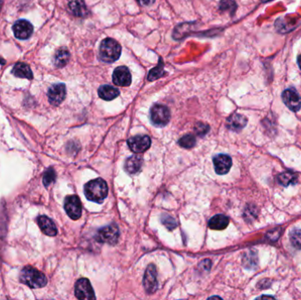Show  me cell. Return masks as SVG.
<instances>
[{"mask_svg": "<svg viewBox=\"0 0 301 300\" xmlns=\"http://www.w3.org/2000/svg\"><path fill=\"white\" fill-rule=\"evenodd\" d=\"M39 227L42 230V232L48 236L54 237L57 234V229L56 225L52 221L51 219H49L46 216H40L37 219Z\"/></svg>", "mask_w": 301, "mask_h": 300, "instance_id": "9a60e30c", "label": "cell"}, {"mask_svg": "<svg viewBox=\"0 0 301 300\" xmlns=\"http://www.w3.org/2000/svg\"><path fill=\"white\" fill-rule=\"evenodd\" d=\"M56 172L54 171L53 168H50L43 175V184L45 187L50 186L56 180Z\"/></svg>", "mask_w": 301, "mask_h": 300, "instance_id": "83f0119b", "label": "cell"}, {"mask_svg": "<svg viewBox=\"0 0 301 300\" xmlns=\"http://www.w3.org/2000/svg\"><path fill=\"white\" fill-rule=\"evenodd\" d=\"M122 48L116 40L104 39L100 46V57L105 63H114L119 59Z\"/></svg>", "mask_w": 301, "mask_h": 300, "instance_id": "3957f363", "label": "cell"}, {"mask_svg": "<svg viewBox=\"0 0 301 300\" xmlns=\"http://www.w3.org/2000/svg\"><path fill=\"white\" fill-rule=\"evenodd\" d=\"M1 6H2V2L0 1V10H1Z\"/></svg>", "mask_w": 301, "mask_h": 300, "instance_id": "e575fe53", "label": "cell"}, {"mask_svg": "<svg viewBox=\"0 0 301 300\" xmlns=\"http://www.w3.org/2000/svg\"><path fill=\"white\" fill-rule=\"evenodd\" d=\"M138 1L139 2V4L145 5V6H149L155 2V0H138Z\"/></svg>", "mask_w": 301, "mask_h": 300, "instance_id": "4dcf8cb0", "label": "cell"}, {"mask_svg": "<svg viewBox=\"0 0 301 300\" xmlns=\"http://www.w3.org/2000/svg\"><path fill=\"white\" fill-rule=\"evenodd\" d=\"M282 99L286 107L292 111L297 112L301 109V98L294 88H289L282 94Z\"/></svg>", "mask_w": 301, "mask_h": 300, "instance_id": "30bf717a", "label": "cell"}, {"mask_svg": "<svg viewBox=\"0 0 301 300\" xmlns=\"http://www.w3.org/2000/svg\"><path fill=\"white\" fill-rule=\"evenodd\" d=\"M298 65H299V66H300V68H301V55L298 56Z\"/></svg>", "mask_w": 301, "mask_h": 300, "instance_id": "1f68e13d", "label": "cell"}, {"mask_svg": "<svg viewBox=\"0 0 301 300\" xmlns=\"http://www.w3.org/2000/svg\"><path fill=\"white\" fill-rule=\"evenodd\" d=\"M20 281L30 288L44 287L47 284L45 275L32 266H26L22 270Z\"/></svg>", "mask_w": 301, "mask_h": 300, "instance_id": "7a4b0ae2", "label": "cell"}, {"mask_svg": "<svg viewBox=\"0 0 301 300\" xmlns=\"http://www.w3.org/2000/svg\"><path fill=\"white\" fill-rule=\"evenodd\" d=\"M213 164L218 175H223L227 174L232 167V161L230 156L226 154L216 155L213 158Z\"/></svg>", "mask_w": 301, "mask_h": 300, "instance_id": "5bb4252c", "label": "cell"}, {"mask_svg": "<svg viewBox=\"0 0 301 300\" xmlns=\"http://www.w3.org/2000/svg\"><path fill=\"white\" fill-rule=\"evenodd\" d=\"M297 175L293 172H284L278 176V181L280 184L283 185L284 187L295 184L297 182Z\"/></svg>", "mask_w": 301, "mask_h": 300, "instance_id": "603a6c76", "label": "cell"}, {"mask_svg": "<svg viewBox=\"0 0 301 300\" xmlns=\"http://www.w3.org/2000/svg\"><path fill=\"white\" fill-rule=\"evenodd\" d=\"M98 94L100 97L104 100H112L116 99V97H118L120 92L114 86L104 85L100 87Z\"/></svg>", "mask_w": 301, "mask_h": 300, "instance_id": "7402d4cb", "label": "cell"}, {"mask_svg": "<svg viewBox=\"0 0 301 300\" xmlns=\"http://www.w3.org/2000/svg\"><path fill=\"white\" fill-rule=\"evenodd\" d=\"M163 66V64H162L161 59H160L159 60V65L150 70V73L148 74V80L149 81H154V80L158 79L159 77H163L164 75H165Z\"/></svg>", "mask_w": 301, "mask_h": 300, "instance_id": "d4e9b609", "label": "cell"}, {"mask_svg": "<svg viewBox=\"0 0 301 300\" xmlns=\"http://www.w3.org/2000/svg\"><path fill=\"white\" fill-rule=\"evenodd\" d=\"M113 82L116 86H129L131 84V74L126 66H119L113 73Z\"/></svg>", "mask_w": 301, "mask_h": 300, "instance_id": "4fadbf2b", "label": "cell"}, {"mask_svg": "<svg viewBox=\"0 0 301 300\" xmlns=\"http://www.w3.org/2000/svg\"><path fill=\"white\" fill-rule=\"evenodd\" d=\"M269 1H271V0H263V2H269Z\"/></svg>", "mask_w": 301, "mask_h": 300, "instance_id": "836d02e7", "label": "cell"}, {"mask_svg": "<svg viewBox=\"0 0 301 300\" xmlns=\"http://www.w3.org/2000/svg\"><path fill=\"white\" fill-rule=\"evenodd\" d=\"M142 165V157L138 156V155H133L126 160L125 165V171L129 173L130 175H133V174L138 173L141 169Z\"/></svg>", "mask_w": 301, "mask_h": 300, "instance_id": "e0dca14e", "label": "cell"}, {"mask_svg": "<svg viewBox=\"0 0 301 300\" xmlns=\"http://www.w3.org/2000/svg\"><path fill=\"white\" fill-rule=\"evenodd\" d=\"M71 12L77 17H86L88 15V10L84 0H74L69 4Z\"/></svg>", "mask_w": 301, "mask_h": 300, "instance_id": "d6986e66", "label": "cell"}, {"mask_svg": "<svg viewBox=\"0 0 301 300\" xmlns=\"http://www.w3.org/2000/svg\"><path fill=\"white\" fill-rule=\"evenodd\" d=\"M13 30L16 38L26 40L33 34L34 27L30 22L26 20H20L13 25Z\"/></svg>", "mask_w": 301, "mask_h": 300, "instance_id": "7c38bea8", "label": "cell"}, {"mask_svg": "<svg viewBox=\"0 0 301 300\" xmlns=\"http://www.w3.org/2000/svg\"><path fill=\"white\" fill-rule=\"evenodd\" d=\"M143 284H144L146 292L148 294H152L157 291L158 289L157 270H156V267L153 264H150L147 267L144 280H143Z\"/></svg>", "mask_w": 301, "mask_h": 300, "instance_id": "ba28073f", "label": "cell"}, {"mask_svg": "<svg viewBox=\"0 0 301 300\" xmlns=\"http://www.w3.org/2000/svg\"><path fill=\"white\" fill-rule=\"evenodd\" d=\"M66 96V87L65 84H56L50 86L48 92L49 101L53 106H58L64 101Z\"/></svg>", "mask_w": 301, "mask_h": 300, "instance_id": "8fae6325", "label": "cell"}, {"mask_svg": "<svg viewBox=\"0 0 301 300\" xmlns=\"http://www.w3.org/2000/svg\"><path fill=\"white\" fill-rule=\"evenodd\" d=\"M75 296L78 300H95V292L88 279L81 278L77 280L75 284Z\"/></svg>", "mask_w": 301, "mask_h": 300, "instance_id": "8992f818", "label": "cell"}, {"mask_svg": "<svg viewBox=\"0 0 301 300\" xmlns=\"http://www.w3.org/2000/svg\"><path fill=\"white\" fill-rule=\"evenodd\" d=\"M65 210L70 218L77 220L81 217L82 206L77 196H69L65 198Z\"/></svg>", "mask_w": 301, "mask_h": 300, "instance_id": "52a82bcc", "label": "cell"}, {"mask_svg": "<svg viewBox=\"0 0 301 300\" xmlns=\"http://www.w3.org/2000/svg\"><path fill=\"white\" fill-rule=\"evenodd\" d=\"M244 266L248 269H254L257 264V255L254 251H250L243 258Z\"/></svg>", "mask_w": 301, "mask_h": 300, "instance_id": "cb8c5ba5", "label": "cell"}, {"mask_svg": "<svg viewBox=\"0 0 301 300\" xmlns=\"http://www.w3.org/2000/svg\"><path fill=\"white\" fill-rule=\"evenodd\" d=\"M70 60V52L67 48L58 49L54 56V65L57 68H62L68 64Z\"/></svg>", "mask_w": 301, "mask_h": 300, "instance_id": "ac0fdd59", "label": "cell"}, {"mask_svg": "<svg viewBox=\"0 0 301 300\" xmlns=\"http://www.w3.org/2000/svg\"><path fill=\"white\" fill-rule=\"evenodd\" d=\"M84 192L89 201L100 203L102 202L108 196V185L103 179L97 178L95 180H90L85 185Z\"/></svg>", "mask_w": 301, "mask_h": 300, "instance_id": "6da1fadb", "label": "cell"}, {"mask_svg": "<svg viewBox=\"0 0 301 300\" xmlns=\"http://www.w3.org/2000/svg\"><path fill=\"white\" fill-rule=\"evenodd\" d=\"M170 111L168 107L156 104L150 109V120L151 123L157 127L166 126L170 121Z\"/></svg>", "mask_w": 301, "mask_h": 300, "instance_id": "5b68a950", "label": "cell"}, {"mask_svg": "<svg viewBox=\"0 0 301 300\" xmlns=\"http://www.w3.org/2000/svg\"><path fill=\"white\" fill-rule=\"evenodd\" d=\"M119 235H120V232H119V228L117 226V225L112 224L108 226L100 229L95 239L100 243L115 245L118 241Z\"/></svg>", "mask_w": 301, "mask_h": 300, "instance_id": "277c9868", "label": "cell"}, {"mask_svg": "<svg viewBox=\"0 0 301 300\" xmlns=\"http://www.w3.org/2000/svg\"><path fill=\"white\" fill-rule=\"evenodd\" d=\"M290 241L293 248L296 249H301V231L293 230L290 233Z\"/></svg>", "mask_w": 301, "mask_h": 300, "instance_id": "4316f807", "label": "cell"}, {"mask_svg": "<svg viewBox=\"0 0 301 300\" xmlns=\"http://www.w3.org/2000/svg\"><path fill=\"white\" fill-rule=\"evenodd\" d=\"M208 225L212 230H224L229 225V219L225 215H216L210 219Z\"/></svg>", "mask_w": 301, "mask_h": 300, "instance_id": "ffe728a7", "label": "cell"}, {"mask_svg": "<svg viewBox=\"0 0 301 300\" xmlns=\"http://www.w3.org/2000/svg\"><path fill=\"white\" fill-rule=\"evenodd\" d=\"M210 130V126L208 125H204L202 123H198V125L195 127V131L200 137H203L204 135H206Z\"/></svg>", "mask_w": 301, "mask_h": 300, "instance_id": "f546056e", "label": "cell"}, {"mask_svg": "<svg viewBox=\"0 0 301 300\" xmlns=\"http://www.w3.org/2000/svg\"><path fill=\"white\" fill-rule=\"evenodd\" d=\"M260 299H271V300H273V299H274V298H273V297H271V296H263V297H261V298H260Z\"/></svg>", "mask_w": 301, "mask_h": 300, "instance_id": "d6a6232c", "label": "cell"}, {"mask_svg": "<svg viewBox=\"0 0 301 300\" xmlns=\"http://www.w3.org/2000/svg\"><path fill=\"white\" fill-rule=\"evenodd\" d=\"M196 143H197V140H196V138L194 137L193 135H186V136H183V137H181V139L179 140V145L181 146V147H183V148H187V149H189V148H192L196 145Z\"/></svg>", "mask_w": 301, "mask_h": 300, "instance_id": "484cf974", "label": "cell"}, {"mask_svg": "<svg viewBox=\"0 0 301 300\" xmlns=\"http://www.w3.org/2000/svg\"><path fill=\"white\" fill-rule=\"evenodd\" d=\"M248 123V119L245 116L240 114H233L227 119V128L232 131H240L244 129Z\"/></svg>", "mask_w": 301, "mask_h": 300, "instance_id": "2e32d148", "label": "cell"}, {"mask_svg": "<svg viewBox=\"0 0 301 300\" xmlns=\"http://www.w3.org/2000/svg\"><path fill=\"white\" fill-rule=\"evenodd\" d=\"M129 149L136 153H141L148 150L150 146V138L147 135H138L128 140Z\"/></svg>", "mask_w": 301, "mask_h": 300, "instance_id": "9c48e42d", "label": "cell"}, {"mask_svg": "<svg viewBox=\"0 0 301 300\" xmlns=\"http://www.w3.org/2000/svg\"><path fill=\"white\" fill-rule=\"evenodd\" d=\"M161 222L169 230H173V229H175L177 226L176 219L172 218V217H170V216H168V215H163L161 217Z\"/></svg>", "mask_w": 301, "mask_h": 300, "instance_id": "f1b7e54d", "label": "cell"}, {"mask_svg": "<svg viewBox=\"0 0 301 300\" xmlns=\"http://www.w3.org/2000/svg\"><path fill=\"white\" fill-rule=\"evenodd\" d=\"M12 73L15 77H17L32 79L34 77L29 65H26L25 63H17L14 65Z\"/></svg>", "mask_w": 301, "mask_h": 300, "instance_id": "44dd1931", "label": "cell"}]
</instances>
